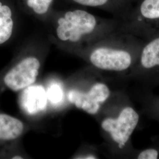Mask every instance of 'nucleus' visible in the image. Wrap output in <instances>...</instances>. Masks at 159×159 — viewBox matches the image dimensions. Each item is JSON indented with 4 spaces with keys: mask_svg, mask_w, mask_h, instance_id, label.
<instances>
[{
    "mask_svg": "<svg viewBox=\"0 0 159 159\" xmlns=\"http://www.w3.org/2000/svg\"><path fill=\"white\" fill-rule=\"evenodd\" d=\"M25 6L34 14L44 15L50 10L54 0H23Z\"/></svg>",
    "mask_w": 159,
    "mask_h": 159,
    "instance_id": "10",
    "label": "nucleus"
},
{
    "mask_svg": "<svg viewBox=\"0 0 159 159\" xmlns=\"http://www.w3.org/2000/svg\"><path fill=\"white\" fill-rule=\"evenodd\" d=\"M48 98L44 88L39 85L26 87L21 97V105L24 110L30 115H34L46 108Z\"/></svg>",
    "mask_w": 159,
    "mask_h": 159,
    "instance_id": "6",
    "label": "nucleus"
},
{
    "mask_svg": "<svg viewBox=\"0 0 159 159\" xmlns=\"http://www.w3.org/2000/svg\"><path fill=\"white\" fill-rule=\"evenodd\" d=\"M23 122L16 117L0 113V142H11L21 136L24 131Z\"/></svg>",
    "mask_w": 159,
    "mask_h": 159,
    "instance_id": "7",
    "label": "nucleus"
},
{
    "mask_svg": "<svg viewBox=\"0 0 159 159\" xmlns=\"http://www.w3.org/2000/svg\"><path fill=\"white\" fill-rule=\"evenodd\" d=\"M12 159H23V157H21V156H14V157H12Z\"/></svg>",
    "mask_w": 159,
    "mask_h": 159,
    "instance_id": "16",
    "label": "nucleus"
},
{
    "mask_svg": "<svg viewBox=\"0 0 159 159\" xmlns=\"http://www.w3.org/2000/svg\"><path fill=\"white\" fill-rule=\"evenodd\" d=\"M110 94L108 87L103 83H96L93 85L87 93L71 90L68 92L69 102L76 107L90 114L98 111L100 104L106 102Z\"/></svg>",
    "mask_w": 159,
    "mask_h": 159,
    "instance_id": "4",
    "label": "nucleus"
},
{
    "mask_svg": "<svg viewBox=\"0 0 159 159\" xmlns=\"http://www.w3.org/2000/svg\"><path fill=\"white\" fill-rule=\"evenodd\" d=\"M75 2L82 6L97 7L105 4L108 0H73Z\"/></svg>",
    "mask_w": 159,
    "mask_h": 159,
    "instance_id": "14",
    "label": "nucleus"
},
{
    "mask_svg": "<svg viewBox=\"0 0 159 159\" xmlns=\"http://www.w3.org/2000/svg\"><path fill=\"white\" fill-rule=\"evenodd\" d=\"M14 27L13 12L7 3L0 1V45L11 37Z\"/></svg>",
    "mask_w": 159,
    "mask_h": 159,
    "instance_id": "8",
    "label": "nucleus"
},
{
    "mask_svg": "<svg viewBox=\"0 0 159 159\" xmlns=\"http://www.w3.org/2000/svg\"><path fill=\"white\" fill-rule=\"evenodd\" d=\"M47 95L48 100L54 104H57L63 99L64 93L61 86L57 83H53L47 89Z\"/></svg>",
    "mask_w": 159,
    "mask_h": 159,
    "instance_id": "12",
    "label": "nucleus"
},
{
    "mask_svg": "<svg viewBox=\"0 0 159 159\" xmlns=\"http://www.w3.org/2000/svg\"><path fill=\"white\" fill-rule=\"evenodd\" d=\"M90 61L96 67L104 70L121 71L131 64V57L127 51L101 47L92 52Z\"/></svg>",
    "mask_w": 159,
    "mask_h": 159,
    "instance_id": "5",
    "label": "nucleus"
},
{
    "mask_svg": "<svg viewBox=\"0 0 159 159\" xmlns=\"http://www.w3.org/2000/svg\"><path fill=\"white\" fill-rule=\"evenodd\" d=\"M158 151L154 148H149L142 151L137 156L139 159H156L158 158Z\"/></svg>",
    "mask_w": 159,
    "mask_h": 159,
    "instance_id": "13",
    "label": "nucleus"
},
{
    "mask_svg": "<svg viewBox=\"0 0 159 159\" xmlns=\"http://www.w3.org/2000/svg\"><path fill=\"white\" fill-rule=\"evenodd\" d=\"M96 24V18L88 12L81 10L69 11L58 18L56 34L61 41L76 43L91 33Z\"/></svg>",
    "mask_w": 159,
    "mask_h": 159,
    "instance_id": "1",
    "label": "nucleus"
},
{
    "mask_svg": "<svg viewBox=\"0 0 159 159\" xmlns=\"http://www.w3.org/2000/svg\"><path fill=\"white\" fill-rule=\"evenodd\" d=\"M85 157H83V159H96L97 157L93 155H87L85 156Z\"/></svg>",
    "mask_w": 159,
    "mask_h": 159,
    "instance_id": "15",
    "label": "nucleus"
},
{
    "mask_svg": "<svg viewBox=\"0 0 159 159\" xmlns=\"http://www.w3.org/2000/svg\"><path fill=\"white\" fill-rule=\"evenodd\" d=\"M140 12L143 16L147 18H159V0H144Z\"/></svg>",
    "mask_w": 159,
    "mask_h": 159,
    "instance_id": "11",
    "label": "nucleus"
},
{
    "mask_svg": "<svg viewBox=\"0 0 159 159\" xmlns=\"http://www.w3.org/2000/svg\"><path fill=\"white\" fill-rule=\"evenodd\" d=\"M40 67V61L37 58L26 57L5 74L3 83L12 91L22 90L35 83Z\"/></svg>",
    "mask_w": 159,
    "mask_h": 159,
    "instance_id": "3",
    "label": "nucleus"
},
{
    "mask_svg": "<svg viewBox=\"0 0 159 159\" xmlns=\"http://www.w3.org/2000/svg\"><path fill=\"white\" fill-rule=\"evenodd\" d=\"M139 121V115L134 109L126 107L120 112L117 118H107L102 123V129L108 133L112 139L123 148L129 141Z\"/></svg>",
    "mask_w": 159,
    "mask_h": 159,
    "instance_id": "2",
    "label": "nucleus"
},
{
    "mask_svg": "<svg viewBox=\"0 0 159 159\" xmlns=\"http://www.w3.org/2000/svg\"><path fill=\"white\" fill-rule=\"evenodd\" d=\"M141 63L143 67L147 69L159 66V38L145 46L141 56Z\"/></svg>",
    "mask_w": 159,
    "mask_h": 159,
    "instance_id": "9",
    "label": "nucleus"
}]
</instances>
